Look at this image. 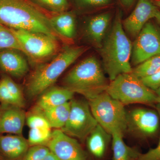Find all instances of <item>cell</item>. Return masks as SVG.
<instances>
[{"instance_id": "cell-1", "label": "cell", "mask_w": 160, "mask_h": 160, "mask_svg": "<svg viewBox=\"0 0 160 160\" xmlns=\"http://www.w3.org/2000/svg\"><path fill=\"white\" fill-rule=\"evenodd\" d=\"M51 16L28 0H0L1 25L10 29L43 33L69 43L55 29Z\"/></svg>"}, {"instance_id": "cell-2", "label": "cell", "mask_w": 160, "mask_h": 160, "mask_svg": "<svg viewBox=\"0 0 160 160\" xmlns=\"http://www.w3.org/2000/svg\"><path fill=\"white\" fill-rule=\"evenodd\" d=\"M122 13L118 11L110 30L100 49L104 72L110 81L122 73L132 72L131 66L132 44L123 28Z\"/></svg>"}, {"instance_id": "cell-3", "label": "cell", "mask_w": 160, "mask_h": 160, "mask_svg": "<svg viewBox=\"0 0 160 160\" xmlns=\"http://www.w3.org/2000/svg\"><path fill=\"white\" fill-rule=\"evenodd\" d=\"M63 87L90 100L106 91L109 85L104 70L94 56L84 59L67 73Z\"/></svg>"}, {"instance_id": "cell-4", "label": "cell", "mask_w": 160, "mask_h": 160, "mask_svg": "<svg viewBox=\"0 0 160 160\" xmlns=\"http://www.w3.org/2000/svg\"><path fill=\"white\" fill-rule=\"evenodd\" d=\"M87 49L83 46L67 47L49 62L38 64L26 86L28 96L31 98L36 97L51 87L63 72Z\"/></svg>"}, {"instance_id": "cell-5", "label": "cell", "mask_w": 160, "mask_h": 160, "mask_svg": "<svg viewBox=\"0 0 160 160\" xmlns=\"http://www.w3.org/2000/svg\"><path fill=\"white\" fill-rule=\"evenodd\" d=\"M106 92L124 106L137 103L150 106L159 104L155 92L145 86L132 72L120 74L110 81Z\"/></svg>"}, {"instance_id": "cell-6", "label": "cell", "mask_w": 160, "mask_h": 160, "mask_svg": "<svg viewBox=\"0 0 160 160\" xmlns=\"http://www.w3.org/2000/svg\"><path fill=\"white\" fill-rule=\"evenodd\" d=\"M90 109L98 124L109 134L124 136L126 132L125 106L105 92L88 101Z\"/></svg>"}, {"instance_id": "cell-7", "label": "cell", "mask_w": 160, "mask_h": 160, "mask_svg": "<svg viewBox=\"0 0 160 160\" xmlns=\"http://www.w3.org/2000/svg\"><path fill=\"white\" fill-rule=\"evenodd\" d=\"M22 45L26 55L34 62L43 63L57 53L59 41L45 34L19 29H10Z\"/></svg>"}, {"instance_id": "cell-8", "label": "cell", "mask_w": 160, "mask_h": 160, "mask_svg": "<svg viewBox=\"0 0 160 160\" xmlns=\"http://www.w3.org/2000/svg\"><path fill=\"white\" fill-rule=\"evenodd\" d=\"M98 124L88 100L72 99L69 118L61 129L69 136L84 142Z\"/></svg>"}, {"instance_id": "cell-9", "label": "cell", "mask_w": 160, "mask_h": 160, "mask_svg": "<svg viewBox=\"0 0 160 160\" xmlns=\"http://www.w3.org/2000/svg\"><path fill=\"white\" fill-rule=\"evenodd\" d=\"M160 118L156 110L137 108L126 113V131L140 138L153 137L158 132Z\"/></svg>"}, {"instance_id": "cell-10", "label": "cell", "mask_w": 160, "mask_h": 160, "mask_svg": "<svg viewBox=\"0 0 160 160\" xmlns=\"http://www.w3.org/2000/svg\"><path fill=\"white\" fill-rule=\"evenodd\" d=\"M160 55V29L148 22L132 45L131 63L137 66L147 59Z\"/></svg>"}, {"instance_id": "cell-11", "label": "cell", "mask_w": 160, "mask_h": 160, "mask_svg": "<svg viewBox=\"0 0 160 160\" xmlns=\"http://www.w3.org/2000/svg\"><path fill=\"white\" fill-rule=\"evenodd\" d=\"M47 146L60 160H87V155L77 140L61 129L52 132Z\"/></svg>"}, {"instance_id": "cell-12", "label": "cell", "mask_w": 160, "mask_h": 160, "mask_svg": "<svg viewBox=\"0 0 160 160\" xmlns=\"http://www.w3.org/2000/svg\"><path fill=\"white\" fill-rule=\"evenodd\" d=\"M158 9L152 0H138L131 14L122 22L125 32L136 38L146 23L155 18Z\"/></svg>"}, {"instance_id": "cell-13", "label": "cell", "mask_w": 160, "mask_h": 160, "mask_svg": "<svg viewBox=\"0 0 160 160\" xmlns=\"http://www.w3.org/2000/svg\"><path fill=\"white\" fill-rule=\"evenodd\" d=\"M112 18L111 12H106L94 16L86 23L84 35L97 49L101 48Z\"/></svg>"}, {"instance_id": "cell-14", "label": "cell", "mask_w": 160, "mask_h": 160, "mask_svg": "<svg viewBox=\"0 0 160 160\" xmlns=\"http://www.w3.org/2000/svg\"><path fill=\"white\" fill-rule=\"evenodd\" d=\"M20 52L14 49L0 50V69L16 78L24 77L29 70L27 61Z\"/></svg>"}, {"instance_id": "cell-15", "label": "cell", "mask_w": 160, "mask_h": 160, "mask_svg": "<svg viewBox=\"0 0 160 160\" xmlns=\"http://www.w3.org/2000/svg\"><path fill=\"white\" fill-rule=\"evenodd\" d=\"M74 94L64 87H50L41 95L37 103L36 111H44L70 102Z\"/></svg>"}, {"instance_id": "cell-16", "label": "cell", "mask_w": 160, "mask_h": 160, "mask_svg": "<svg viewBox=\"0 0 160 160\" xmlns=\"http://www.w3.org/2000/svg\"><path fill=\"white\" fill-rule=\"evenodd\" d=\"M26 119V113L21 108L12 106L1 115L0 133L21 135Z\"/></svg>"}, {"instance_id": "cell-17", "label": "cell", "mask_w": 160, "mask_h": 160, "mask_svg": "<svg viewBox=\"0 0 160 160\" xmlns=\"http://www.w3.org/2000/svg\"><path fill=\"white\" fill-rule=\"evenodd\" d=\"M29 145L28 141L19 135L0 136V150L10 159H17L25 156Z\"/></svg>"}, {"instance_id": "cell-18", "label": "cell", "mask_w": 160, "mask_h": 160, "mask_svg": "<svg viewBox=\"0 0 160 160\" xmlns=\"http://www.w3.org/2000/svg\"><path fill=\"white\" fill-rule=\"evenodd\" d=\"M112 139V136L98 124L86 138L87 147L94 156L101 158L106 153Z\"/></svg>"}, {"instance_id": "cell-19", "label": "cell", "mask_w": 160, "mask_h": 160, "mask_svg": "<svg viewBox=\"0 0 160 160\" xmlns=\"http://www.w3.org/2000/svg\"><path fill=\"white\" fill-rule=\"evenodd\" d=\"M51 21L55 29L63 37L71 42L76 35V24L75 15L65 11L52 16Z\"/></svg>"}, {"instance_id": "cell-20", "label": "cell", "mask_w": 160, "mask_h": 160, "mask_svg": "<svg viewBox=\"0 0 160 160\" xmlns=\"http://www.w3.org/2000/svg\"><path fill=\"white\" fill-rule=\"evenodd\" d=\"M113 160H137L141 153L137 148L127 146L124 142L123 136L115 133L112 135Z\"/></svg>"}, {"instance_id": "cell-21", "label": "cell", "mask_w": 160, "mask_h": 160, "mask_svg": "<svg viewBox=\"0 0 160 160\" xmlns=\"http://www.w3.org/2000/svg\"><path fill=\"white\" fill-rule=\"evenodd\" d=\"M70 111V101L59 106L38 112L46 118L51 128L61 129L66 124Z\"/></svg>"}, {"instance_id": "cell-22", "label": "cell", "mask_w": 160, "mask_h": 160, "mask_svg": "<svg viewBox=\"0 0 160 160\" xmlns=\"http://www.w3.org/2000/svg\"><path fill=\"white\" fill-rule=\"evenodd\" d=\"M160 69V55L147 59L132 69V72L138 78L149 76Z\"/></svg>"}, {"instance_id": "cell-23", "label": "cell", "mask_w": 160, "mask_h": 160, "mask_svg": "<svg viewBox=\"0 0 160 160\" xmlns=\"http://www.w3.org/2000/svg\"><path fill=\"white\" fill-rule=\"evenodd\" d=\"M14 49L25 53L18 40L9 28L0 24V50Z\"/></svg>"}, {"instance_id": "cell-24", "label": "cell", "mask_w": 160, "mask_h": 160, "mask_svg": "<svg viewBox=\"0 0 160 160\" xmlns=\"http://www.w3.org/2000/svg\"><path fill=\"white\" fill-rule=\"evenodd\" d=\"M51 129L32 128L30 129L28 137V142L30 146L43 145L47 143L51 138Z\"/></svg>"}, {"instance_id": "cell-25", "label": "cell", "mask_w": 160, "mask_h": 160, "mask_svg": "<svg viewBox=\"0 0 160 160\" xmlns=\"http://www.w3.org/2000/svg\"><path fill=\"white\" fill-rule=\"evenodd\" d=\"M2 79L12 96L17 107L22 108L25 106V102L22 89L9 76L5 75Z\"/></svg>"}, {"instance_id": "cell-26", "label": "cell", "mask_w": 160, "mask_h": 160, "mask_svg": "<svg viewBox=\"0 0 160 160\" xmlns=\"http://www.w3.org/2000/svg\"><path fill=\"white\" fill-rule=\"evenodd\" d=\"M78 8L83 9H101L110 6L112 0H72Z\"/></svg>"}, {"instance_id": "cell-27", "label": "cell", "mask_w": 160, "mask_h": 160, "mask_svg": "<svg viewBox=\"0 0 160 160\" xmlns=\"http://www.w3.org/2000/svg\"><path fill=\"white\" fill-rule=\"evenodd\" d=\"M26 122L30 129L46 128L51 129L50 124L41 112L37 111L30 114L26 118Z\"/></svg>"}, {"instance_id": "cell-28", "label": "cell", "mask_w": 160, "mask_h": 160, "mask_svg": "<svg viewBox=\"0 0 160 160\" xmlns=\"http://www.w3.org/2000/svg\"><path fill=\"white\" fill-rule=\"evenodd\" d=\"M49 152V148L43 145L32 146L25 155V160H43Z\"/></svg>"}, {"instance_id": "cell-29", "label": "cell", "mask_w": 160, "mask_h": 160, "mask_svg": "<svg viewBox=\"0 0 160 160\" xmlns=\"http://www.w3.org/2000/svg\"><path fill=\"white\" fill-rule=\"evenodd\" d=\"M47 9L57 13L66 11L69 7L68 0H38Z\"/></svg>"}, {"instance_id": "cell-30", "label": "cell", "mask_w": 160, "mask_h": 160, "mask_svg": "<svg viewBox=\"0 0 160 160\" xmlns=\"http://www.w3.org/2000/svg\"><path fill=\"white\" fill-rule=\"evenodd\" d=\"M0 102L4 105L17 107L15 102L2 78L0 80Z\"/></svg>"}, {"instance_id": "cell-31", "label": "cell", "mask_w": 160, "mask_h": 160, "mask_svg": "<svg viewBox=\"0 0 160 160\" xmlns=\"http://www.w3.org/2000/svg\"><path fill=\"white\" fill-rule=\"evenodd\" d=\"M156 109L158 112L160 118V104H157ZM137 160H160V138L156 147L149 149L145 153H141Z\"/></svg>"}, {"instance_id": "cell-32", "label": "cell", "mask_w": 160, "mask_h": 160, "mask_svg": "<svg viewBox=\"0 0 160 160\" xmlns=\"http://www.w3.org/2000/svg\"><path fill=\"white\" fill-rule=\"evenodd\" d=\"M143 84L153 91L160 87V69L149 76L141 79Z\"/></svg>"}, {"instance_id": "cell-33", "label": "cell", "mask_w": 160, "mask_h": 160, "mask_svg": "<svg viewBox=\"0 0 160 160\" xmlns=\"http://www.w3.org/2000/svg\"><path fill=\"white\" fill-rule=\"evenodd\" d=\"M137 0H118L121 5L126 9H129Z\"/></svg>"}, {"instance_id": "cell-34", "label": "cell", "mask_w": 160, "mask_h": 160, "mask_svg": "<svg viewBox=\"0 0 160 160\" xmlns=\"http://www.w3.org/2000/svg\"><path fill=\"white\" fill-rule=\"evenodd\" d=\"M43 160H60L54 154V153H52L51 152H49V153H48V154L46 156V157L44 158V159Z\"/></svg>"}, {"instance_id": "cell-35", "label": "cell", "mask_w": 160, "mask_h": 160, "mask_svg": "<svg viewBox=\"0 0 160 160\" xmlns=\"http://www.w3.org/2000/svg\"><path fill=\"white\" fill-rule=\"evenodd\" d=\"M154 18L156 19L158 23L160 25V10L158 9L157 11L156 12Z\"/></svg>"}, {"instance_id": "cell-36", "label": "cell", "mask_w": 160, "mask_h": 160, "mask_svg": "<svg viewBox=\"0 0 160 160\" xmlns=\"http://www.w3.org/2000/svg\"><path fill=\"white\" fill-rule=\"evenodd\" d=\"M152 1L154 5L158 8H160V0H152Z\"/></svg>"}, {"instance_id": "cell-37", "label": "cell", "mask_w": 160, "mask_h": 160, "mask_svg": "<svg viewBox=\"0 0 160 160\" xmlns=\"http://www.w3.org/2000/svg\"><path fill=\"white\" fill-rule=\"evenodd\" d=\"M155 92L156 93L157 95L158 98L159 104H160V87Z\"/></svg>"}, {"instance_id": "cell-38", "label": "cell", "mask_w": 160, "mask_h": 160, "mask_svg": "<svg viewBox=\"0 0 160 160\" xmlns=\"http://www.w3.org/2000/svg\"><path fill=\"white\" fill-rule=\"evenodd\" d=\"M1 112H0V116H1Z\"/></svg>"}, {"instance_id": "cell-39", "label": "cell", "mask_w": 160, "mask_h": 160, "mask_svg": "<svg viewBox=\"0 0 160 160\" xmlns=\"http://www.w3.org/2000/svg\"><path fill=\"white\" fill-rule=\"evenodd\" d=\"M0 160H1V159H0Z\"/></svg>"}]
</instances>
